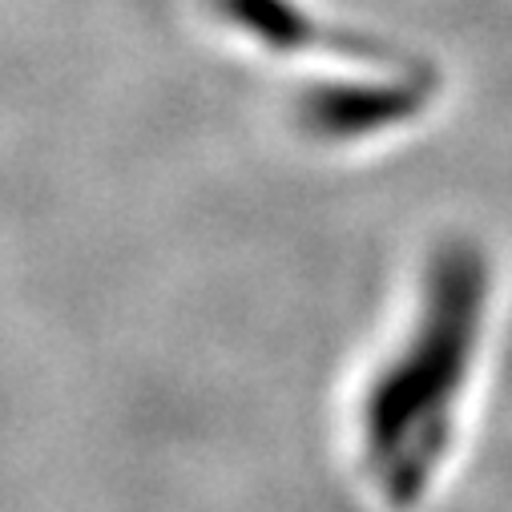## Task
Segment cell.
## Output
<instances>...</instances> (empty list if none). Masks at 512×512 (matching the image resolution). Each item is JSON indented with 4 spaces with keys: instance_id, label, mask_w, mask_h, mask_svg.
<instances>
[{
    "instance_id": "obj_1",
    "label": "cell",
    "mask_w": 512,
    "mask_h": 512,
    "mask_svg": "<svg viewBox=\"0 0 512 512\" xmlns=\"http://www.w3.org/2000/svg\"><path fill=\"white\" fill-rule=\"evenodd\" d=\"M484 295V254L468 242L444 246L428 267V291L408 347L379 371L367 392V464L396 508H408L428 492L452 444V412L480 343Z\"/></svg>"
}]
</instances>
